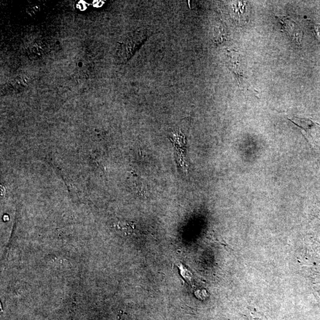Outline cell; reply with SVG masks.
<instances>
[{"mask_svg": "<svg viewBox=\"0 0 320 320\" xmlns=\"http://www.w3.org/2000/svg\"><path fill=\"white\" fill-rule=\"evenodd\" d=\"M117 229H119L121 231H124V233L129 232L131 233L132 231L134 229V226H132L131 224L127 223H119L117 225Z\"/></svg>", "mask_w": 320, "mask_h": 320, "instance_id": "cell-4", "label": "cell"}, {"mask_svg": "<svg viewBox=\"0 0 320 320\" xmlns=\"http://www.w3.org/2000/svg\"><path fill=\"white\" fill-rule=\"evenodd\" d=\"M77 7L82 11L86 9L87 3L84 2H81L78 4Z\"/></svg>", "mask_w": 320, "mask_h": 320, "instance_id": "cell-6", "label": "cell"}, {"mask_svg": "<svg viewBox=\"0 0 320 320\" xmlns=\"http://www.w3.org/2000/svg\"><path fill=\"white\" fill-rule=\"evenodd\" d=\"M227 58H228L227 63L230 69L236 75L238 83L242 84L243 81V71L242 69L240 56L237 52L231 51L228 53Z\"/></svg>", "mask_w": 320, "mask_h": 320, "instance_id": "cell-3", "label": "cell"}, {"mask_svg": "<svg viewBox=\"0 0 320 320\" xmlns=\"http://www.w3.org/2000/svg\"><path fill=\"white\" fill-rule=\"evenodd\" d=\"M276 17L282 24L283 30L286 32L298 44L301 45L303 33L297 24L290 17L286 16H277Z\"/></svg>", "mask_w": 320, "mask_h": 320, "instance_id": "cell-2", "label": "cell"}, {"mask_svg": "<svg viewBox=\"0 0 320 320\" xmlns=\"http://www.w3.org/2000/svg\"><path fill=\"white\" fill-rule=\"evenodd\" d=\"M287 119L300 128L312 148L320 152V123L305 117L294 116L287 117Z\"/></svg>", "mask_w": 320, "mask_h": 320, "instance_id": "cell-1", "label": "cell"}, {"mask_svg": "<svg viewBox=\"0 0 320 320\" xmlns=\"http://www.w3.org/2000/svg\"><path fill=\"white\" fill-rule=\"evenodd\" d=\"M312 26L315 37L320 42V24L313 23Z\"/></svg>", "mask_w": 320, "mask_h": 320, "instance_id": "cell-5", "label": "cell"}]
</instances>
